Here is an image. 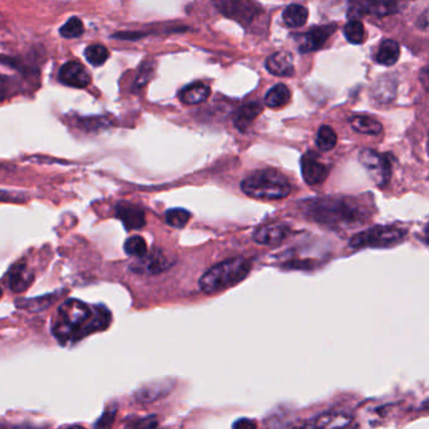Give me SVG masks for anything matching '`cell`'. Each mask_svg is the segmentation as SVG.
I'll use <instances>...</instances> for the list:
<instances>
[{"label":"cell","instance_id":"12","mask_svg":"<svg viewBox=\"0 0 429 429\" xmlns=\"http://www.w3.org/2000/svg\"><path fill=\"white\" fill-rule=\"evenodd\" d=\"M398 81L393 74H385L376 81L371 87V97L380 104H388L397 96Z\"/></svg>","mask_w":429,"mask_h":429},{"label":"cell","instance_id":"42","mask_svg":"<svg viewBox=\"0 0 429 429\" xmlns=\"http://www.w3.org/2000/svg\"><path fill=\"white\" fill-rule=\"evenodd\" d=\"M1 296H3V289L0 287V298H1Z\"/></svg>","mask_w":429,"mask_h":429},{"label":"cell","instance_id":"28","mask_svg":"<svg viewBox=\"0 0 429 429\" xmlns=\"http://www.w3.org/2000/svg\"><path fill=\"white\" fill-rule=\"evenodd\" d=\"M83 33H85L83 22L79 19V18H77V17L71 18V19L65 23V26H60V29H59V34H60L63 38H65V40L79 38Z\"/></svg>","mask_w":429,"mask_h":429},{"label":"cell","instance_id":"41","mask_svg":"<svg viewBox=\"0 0 429 429\" xmlns=\"http://www.w3.org/2000/svg\"><path fill=\"white\" fill-rule=\"evenodd\" d=\"M427 150H428V153H429V132H428V141H427Z\"/></svg>","mask_w":429,"mask_h":429},{"label":"cell","instance_id":"4","mask_svg":"<svg viewBox=\"0 0 429 429\" xmlns=\"http://www.w3.org/2000/svg\"><path fill=\"white\" fill-rule=\"evenodd\" d=\"M244 194L259 200H281L290 195L292 185L278 169L255 171L241 183Z\"/></svg>","mask_w":429,"mask_h":429},{"label":"cell","instance_id":"31","mask_svg":"<svg viewBox=\"0 0 429 429\" xmlns=\"http://www.w3.org/2000/svg\"><path fill=\"white\" fill-rule=\"evenodd\" d=\"M124 429H158L156 417H146L130 422Z\"/></svg>","mask_w":429,"mask_h":429},{"label":"cell","instance_id":"7","mask_svg":"<svg viewBox=\"0 0 429 429\" xmlns=\"http://www.w3.org/2000/svg\"><path fill=\"white\" fill-rule=\"evenodd\" d=\"M214 8L228 19L235 20L239 24L249 26L258 15L261 14L253 0H211Z\"/></svg>","mask_w":429,"mask_h":429},{"label":"cell","instance_id":"34","mask_svg":"<svg viewBox=\"0 0 429 429\" xmlns=\"http://www.w3.org/2000/svg\"><path fill=\"white\" fill-rule=\"evenodd\" d=\"M115 414H116V410L113 412V410H108V412H106L102 418L98 421L97 424H96V429H108L111 427L112 422H113V418H115Z\"/></svg>","mask_w":429,"mask_h":429},{"label":"cell","instance_id":"25","mask_svg":"<svg viewBox=\"0 0 429 429\" xmlns=\"http://www.w3.org/2000/svg\"><path fill=\"white\" fill-rule=\"evenodd\" d=\"M141 259L142 261L136 265L142 267V271H149L152 274L160 273L167 265L166 258L162 254H157L155 251L151 255H144Z\"/></svg>","mask_w":429,"mask_h":429},{"label":"cell","instance_id":"20","mask_svg":"<svg viewBox=\"0 0 429 429\" xmlns=\"http://www.w3.org/2000/svg\"><path fill=\"white\" fill-rule=\"evenodd\" d=\"M399 56H401V48L397 42L393 40H384L376 54V60L379 65L390 67L397 63Z\"/></svg>","mask_w":429,"mask_h":429},{"label":"cell","instance_id":"15","mask_svg":"<svg viewBox=\"0 0 429 429\" xmlns=\"http://www.w3.org/2000/svg\"><path fill=\"white\" fill-rule=\"evenodd\" d=\"M267 69L276 77H292L295 73L292 53L286 51L274 53L267 59Z\"/></svg>","mask_w":429,"mask_h":429},{"label":"cell","instance_id":"35","mask_svg":"<svg viewBox=\"0 0 429 429\" xmlns=\"http://www.w3.org/2000/svg\"><path fill=\"white\" fill-rule=\"evenodd\" d=\"M233 429H258L256 423L250 418H240L234 423Z\"/></svg>","mask_w":429,"mask_h":429},{"label":"cell","instance_id":"1","mask_svg":"<svg viewBox=\"0 0 429 429\" xmlns=\"http://www.w3.org/2000/svg\"><path fill=\"white\" fill-rule=\"evenodd\" d=\"M111 314L104 306L87 305L83 301L69 299L59 306L53 318V335L62 344L77 342L85 335L106 329Z\"/></svg>","mask_w":429,"mask_h":429},{"label":"cell","instance_id":"22","mask_svg":"<svg viewBox=\"0 0 429 429\" xmlns=\"http://www.w3.org/2000/svg\"><path fill=\"white\" fill-rule=\"evenodd\" d=\"M292 92L283 83L274 85L265 96V104L269 108H281L290 102Z\"/></svg>","mask_w":429,"mask_h":429},{"label":"cell","instance_id":"14","mask_svg":"<svg viewBox=\"0 0 429 429\" xmlns=\"http://www.w3.org/2000/svg\"><path fill=\"white\" fill-rule=\"evenodd\" d=\"M289 234V228L283 224H267L256 228L254 233V240L260 245L273 246L279 245L285 240Z\"/></svg>","mask_w":429,"mask_h":429},{"label":"cell","instance_id":"8","mask_svg":"<svg viewBox=\"0 0 429 429\" xmlns=\"http://www.w3.org/2000/svg\"><path fill=\"white\" fill-rule=\"evenodd\" d=\"M389 153H379L377 151L365 149L359 153V161L371 174L378 187L384 189L390 181L392 162Z\"/></svg>","mask_w":429,"mask_h":429},{"label":"cell","instance_id":"33","mask_svg":"<svg viewBox=\"0 0 429 429\" xmlns=\"http://www.w3.org/2000/svg\"><path fill=\"white\" fill-rule=\"evenodd\" d=\"M51 298H42V299L34 300H24L23 303L22 301H17L18 308H26L31 312H38V310H43L46 309L47 306L51 304Z\"/></svg>","mask_w":429,"mask_h":429},{"label":"cell","instance_id":"23","mask_svg":"<svg viewBox=\"0 0 429 429\" xmlns=\"http://www.w3.org/2000/svg\"><path fill=\"white\" fill-rule=\"evenodd\" d=\"M308 17H309L308 9L303 6H299V4L289 6L283 13L284 23L289 28H301V26H305Z\"/></svg>","mask_w":429,"mask_h":429},{"label":"cell","instance_id":"29","mask_svg":"<svg viewBox=\"0 0 429 429\" xmlns=\"http://www.w3.org/2000/svg\"><path fill=\"white\" fill-rule=\"evenodd\" d=\"M166 222L172 228H183L189 224L191 214L183 208H172L165 214Z\"/></svg>","mask_w":429,"mask_h":429},{"label":"cell","instance_id":"32","mask_svg":"<svg viewBox=\"0 0 429 429\" xmlns=\"http://www.w3.org/2000/svg\"><path fill=\"white\" fill-rule=\"evenodd\" d=\"M152 73H153V63L152 62L143 63L142 67L138 71V74H137L135 87L136 88H141V87L146 85L150 81L151 77H152Z\"/></svg>","mask_w":429,"mask_h":429},{"label":"cell","instance_id":"6","mask_svg":"<svg viewBox=\"0 0 429 429\" xmlns=\"http://www.w3.org/2000/svg\"><path fill=\"white\" fill-rule=\"evenodd\" d=\"M410 1V0H359L351 4L348 17L351 20H359L362 15L371 14L378 18H383L399 13Z\"/></svg>","mask_w":429,"mask_h":429},{"label":"cell","instance_id":"19","mask_svg":"<svg viewBox=\"0 0 429 429\" xmlns=\"http://www.w3.org/2000/svg\"><path fill=\"white\" fill-rule=\"evenodd\" d=\"M211 94V90L208 85L201 83V82H197V83H192V85L185 87L183 91L180 92L178 97L180 101L185 104H199L205 102Z\"/></svg>","mask_w":429,"mask_h":429},{"label":"cell","instance_id":"40","mask_svg":"<svg viewBox=\"0 0 429 429\" xmlns=\"http://www.w3.org/2000/svg\"><path fill=\"white\" fill-rule=\"evenodd\" d=\"M68 429H85V428H83V427H79V426H73V427H71V428H68Z\"/></svg>","mask_w":429,"mask_h":429},{"label":"cell","instance_id":"13","mask_svg":"<svg viewBox=\"0 0 429 429\" xmlns=\"http://www.w3.org/2000/svg\"><path fill=\"white\" fill-rule=\"evenodd\" d=\"M116 216L124 222L127 230H138L146 225L144 211L137 205L128 202H119L116 206Z\"/></svg>","mask_w":429,"mask_h":429},{"label":"cell","instance_id":"5","mask_svg":"<svg viewBox=\"0 0 429 429\" xmlns=\"http://www.w3.org/2000/svg\"><path fill=\"white\" fill-rule=\"evenodd\" d=\"M407 237V231L398 226L379 225L360 231L351 237V249H384V247L396 246L403 242Z\"/></svg>","mask_w":429,"mask_h":429},{"label":"cell","instance_id":"21","mask_svg":"<svg viewBox=\"0 0 429 429\" xmlns=\"http://www.w3.org/2000/svg\"><path fill=\"white\" fill-rule=\"evenodd\" d=\"M262 107L258 102H250L241 106L235 115V126L239 130H246L247 127L254 122L255 118L260 115Z\"/></svg>","mask_w":429,"mask_h":429},{"label":"cell","instance_id":"11","mask_svg":"<svg viewBox=\"0 0 429 429\" xmlns=\"http://www.w3.org/2000/svg\"><path fill=\"white\" fill-rule=\"evenodd\" d=\"M58 78L63 85L73 88H85L91 83V74L85 65L76 60L67 62L59 69Z\"/></svg>","mask_w":429,"mask_h":429},{"label":"cell","instance_id":"3","mask_svg":"<svg viewBox=\"0 0 429 429\" xmlns=\"http://www.w3.org/2000/svg\"><path fill=\"white\" fill-rule=\"evenodd\" d=\"M251 270V262L245 258H233L208 269L199 281L200 289L205 294L220 293L225 289L236 285L245 279Z\"/></svg>","mask_w":429,"mask_h":429},{"label":"cell","instance_id":"30","mask_svg":"<svg viewBox=\"0 0 429 429\" xmlns=\"http://www.w3.org/2000/svg\"><path fill=\"white\" fill-rule=\"evenodd\" d=\"M124 251L130 256L143 258L147 254V245L146 241L141 236H131L128 240L124 242Z\"/></svg>","mask_w":429,"mask_h":429},{"label":"cell","instance_id":"18","mask_svg":"<svg viewBox=\"0 0 429 429\" xmlns=\"http://www.w3.org/2000/svg\"><path fill=\"white\" fill-rule=\"evenodd\" d=\"M349 124L353 130L363 135L379 136L383 132L382 124L368 115H354L349 118Z\"/></svg>","mask_w":429,"mask_h":429},{"label":"cell","instance_id":"9","mask_svg":"<svg viewBox=\"0 0 429 429\" xmlns=\"http://www.w3.org/2000/svg\"><path fill=\"white\" fill-rule=\"evenodd\" d=\"M335 31L337 24H328V26H315L309 32L295 35L300 53H310L321 49L326 44V40L332 37Z\"/></svg>","mask_w":429,"mask_h":429},{"label":"cell","instance_id":"24","mask_svg":"<svg viewBox=\"0 0 429 429\" xmlns=\"http://www.w3.org/2000/svg\"><path fill=\"white\" fill-rule=\"evenodd\" d=\"M338 142V137L335 131L333 130L332 127L329 126H321L318 131V135H317V146H318L319 150L332 151Z\"/></svg>","mask_w":429,"mask_h":429},{"label":"cell","instance_id":"39","mask_svg":"<svg viewBox=\"0 0 429 429\" xmlns=\"http://www.w3.org/2000/svg\"><path fill=\"white\" fill-rule=\"evenodd\" d=\"M0 201H15L13 194L0 190Z\"/></svg>","mask_w":429,"mask_h":429},{"label":"cell","instance_id":"10","mask_svg":"<svg viewBox=\"0 0 429 429\" xmlns=\"http://www.w3.org/2000/svg\"><path fill=\"white\" fill-rule=\"evenodd\" d=\"M300 167H301L304 181L310 186L324 183L329 174V167L324 163L320 162L318 156L312 151L303 155L301 161H300Z\"/></svg>","mask_w":429,"mask_h":429},{"label":"cell","instance_id":"17","mask_svg":"<svg viewBox=\"0 0 429 429\" xmlns=\"http://www.w3.org/2000/svg\"><path fill=\"white\" fill-rule=\"evenodd\" d=\"M34 281V274L26 264H15L8 273V285L14 293L26 292Z\"/></svg>","mask_w":429,"mask_h":429},{"label":"cell","instance_id":"36","mask_svg":"<svg viewBox=\"0 0 429 429\" xmlns=\"http://www.w3.org/2000/svg\"><path fill=\"white\" fill-rule=\"evenodd\" d=\"M417 26L421 29H429V8L418 17Z\"/></svg>","mask_w":429,"mask_h":429},{"label":"cell","instance_id":"38","mask_svg":"<svg viewBox=\"0 0 429 429\" xmlns=\"http://www.w3.org/2000/svg\"><path fill=\"white\" fill-rule=\"evenodd\" d=\"M7 96V82L0 76V102Z\"/></svg>","mask_w":429,"mask_h":429},{"label":"cell","instance_id":"37","mask_svg":"<svg viewBox=\"0 0 429 429\" xmlns=\"http://www.w3.org/2000/svg\"><path fill=\"white\" fill-rule=\"evenodd\" d=\"M419 81H421L423 87L429 92V65L423 67L419 72Z\"/></svg>","mask_w":429,"mask_h":429},{"label":"cell","instance_id":"26","mask_svg":"<svg viewBox=\"0 0 429 429\" xmlns=\"http://www.w3.org/2000/svg\"><path fill=\"white\" fill-rule=\"evenodd\" d=\"M344 35L351 44H362L365 40V29L360 20H349L344 26Z\"/></svg>","mask_w":429,"mask_h":429},{"label":"cell","instance_id":"27","mask_svg":"<svg viewBox=\"0 0 429 429\" xmlns=\"http://www.w3.org/2000/svg\"><path fill=\"white\" fill-rule=\"evenodd\" d=\"M85 57L92 65L99 67L107 62L110 57V52L102 44H92L85 48Z\"/></svg>","mask_w":429,"mask_h":429},{"label":"cell","instance_id":"2","mask_svg":"<svg viewBox=\"0 0 429 429\" xmlns=\"http://www.w3.org/2000/svg\"><path fill=\"white\" fill-rule=\"evenodd\" d=\"M306 212L314 221L334 228H353L371 217L367 202L357 197H320L306 203Z\"/></svg>","mask_w":429,"mask_h":429},{"label":"cell","instance_id":"16","mask_svg":"<svg viewBox=\"0 0 429 429\" xmlns=\"http://www.w3.org/2000/svg\"><path fill=\"white\" fill-rule=\"evenodd\" d=\"M351 423V417L340 412H328L317 417L305 429H345Z\"/></svg>","mask_w":429,"mask_h":429}]
</instances>
